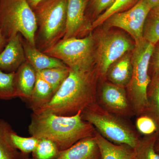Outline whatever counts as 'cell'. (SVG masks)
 <instances>
[{
	"instance_id": "1f68e13d",
	"label": "cell",
	"mask_w": 159,
	"mask_h": 159,
	"mask_svg": "<svg viewBox=\"0 0 159 159\" xmlns=\"http://www.w3.org/2000/svg\"><path fill=\"white\" fill-rule=\"evenodd\" d=\"M32 9H34L43 0H27Z\"/></svg>"
},
{
	"instance_id": "5b68a950",
	"label": "cell",
	"mask_w": 159,
	"mask_h": 159,
	"mask_svg": "<svg viewBox=\"0 0 159 159\" xmlns=\"http://www.w3.org/2000/svg\"><path fill=\"white\" fill-rule=\"evenodd\" d=\"M81 116L99 134L114 144H125L134 148L142 138L127 119L105 110L98 102L82 111Z\"/></svg>"
},
{
	"instance_id": "9c48e42d",
	"label": "cell",
	"mask_w": 159,
	"mask_h": 159,
	"mask_svg": "<svg viewBox=\"0 0 159 159\" xmlns=\"http://www.w3.org/2000/svg\"><path fill=\"white\" fill-rule=\"evenodd\" d=\"M151 9L145 0H139L131 9L114 13L104 23L108 28L117 27L126 31L137 43L143 39L145 21Z\"/></svg>"
},
{
	"instance_id": "3957f363",
	"label": "cell",
	"mask_w": 159,
	"mask_h": 159,
	"mask_svg": "<svg viewBox=\"0 0 159 159\" xmlns=\"http://www.w3.org/2000/svg\"><path fill=\"white\" fill-rule=\"evenodd\" d=\"M68 0H43L33 11L37 30L35 47L43 51L62 39L65 33Z\"/></svg>"
},
{
	"instance_id": "8992f818",
	"label": "cell",
	"mask_w": 159,
	"mask_h": 159,
	"mask_svg": "<svg viewBox=\"0 0 159 159\" xmlns=\"http://www.w3.org/2000/svg\"><path fill=\"white\" fill-rule=\"evenodd\" d=\"M0 30L7 43L20 34L35 46L37 22L27 0H0Z\"/></svg>"
},
{
	"instance_id": "ffe728a7",
	"label": "cell",
	"mask_w": 159,
	"mask_h": 159,
	"mask_svg": "<svg viewBox=\"0 0 159 159\" xmlns=\"http://www.w3.org/2000/svg\"><path fill=\"white\" fill-rule=\"evenodd\" d=\"M147 107L145 115L153 119L159 137V73L151 77L147 90Z\"/></svg>"
},
{
	"instance_id": "e575fe53",
	"label": "cell",
	"mask_w": 159,
	"mask_h": 159,
	"mask_svg": "<svg viewBox=\"0 0 159 159\" xmlns=\"http://www.w3.org/2000/svg\"><path fill=\"white\" fill-rule=\"evenodd\" d=\"M26 159H29V158H28V157H27V158H26Z\"/></svg>"
},
{
	"instance_id": "2e32d148",
	"label": "cell",
	"mask_w": 159,
	"mask_h": 159,
	"mask_svg": "<svg viewBox=\"0 0 159 159\" xmlns=\"http://www.w3.org/2000/svg\"><path fill=\"white\" fill-rule=\"evenodd\" d=\"M36 71L27 61L15 72L16 87L18 97L28 100L31 97L36 82Z\"/></svg>"
},
{
	"instance_id": "7402d4cb",
	"label": "cell",
	"mask_w": 159,
	"mask_h": 159,
	"mask_svg": "<svg viewBox=\"0 0 159 159\" xmlns=\"http://www.w3.org/2000/svg\"><path fill=\"white\" fill-rule=\"evenodd\" d=\"M159 137L157 134L143 136L135 148L134 159H159V154L155 148Z\"/></svg>"
},
{
	"instance_id": "836d02e7",
	"label": "cell",
	"mask_w": 159,
	"mask_h": 159,
	"mask_svg": "<svg viewBox=\"0 0 159 159\" xmlns=\"http://www.w3.org/2000/svg\"><path fill=\"white\" fill-rule=\"evenodd\" d=\"M155 148V150L159 154V138L157 140L156 142Z\"/></svg>"
},
{
	"instance_id": "f546056e",
	"label": "cell",
	"mask_w": 159,
	"mask_h": 159,
	"mask_svg": "<svg viewBox=\"0 0 159 159\" xmlns=\"http://www.w3.org/2000/svg\"><path fill=\"white\" fill-rule=\"evenodd\" d=\"M116 0H91V6L97 15L109 9Z\"/></svg>"
},
{
	"instance_id": "4316f807",
	"label": "cell",
	"mask_w": 159,
	"mask_h": 159,
	"mask_svg": "<svg viewBox=\"0 0 159 159\" xmlns=\"http://www.w3.org/2000/svg\"><path fill=\"white\" fill-rule=\"evenodd\" d=\"M11 142L15 147L23 154L28 155L35 150L39 139L33 136L23 137L18 135L13 130L10 135Z\"/></svg>"
},
{
	"instance_id": "d6a6232c",
	"label": "cell",
	"mask_w": 159,
	"mask_h": 159,
	"mask_svg": "<svg viewBox=\"0 0 159 159\" xmlns=\"http://www.w3.org/2000/svg\"><path fill=\"white\" fill-rule=\"evenodd\" d=\"M6 43H7V42L3 37L1 30H0V52L2 51L3 49L5 48V46L6 45Z\"/></svg>"
},
{
	"instance_id": "ba28073f",
	"label": "cell",
	"mask_w": 159,
	"mask_h": 159,
	"mask_svg": "<svg viewBox=\"0 0 159 159\" xmlns=\"http://www.w3.org/2000/svg\"><path fill=\"white\" fill-rule=\"evenodd\" d=\"M135 43L123 33L107 32L98 39L95 60L102 77H105L110 66L126 53L133 50Z\"/></svg>"
},
{
	"instance_id": "cb8c5ba5",
	"label": "cell",
	"mask_w": 159,
	"mask_h": 159,
	"mask_svg": "<svg viewBox=\"0 0 159 159\" xmlns=\"http://www.w3.org/2000/svg\"><path fill=\"white\" fill-rule=\"evenodd\" d=\"M15 72L6 73L0 70V99L10 100L18 97Z\"/></svg>"
},
{
	"instance_id": "ac0fdd59",
	"label": "cell",
	"mask_w": 159,
	"mask_h": 159,
	"mask_svg": "<svg viewBox=\"0 0 159 159\" xmlns=\"http://www.w3.org/2000/svg\"><path fill=\"white\" fill-rule=\"evenodd\" d=\"M10 124L0 119V159H26L24 154L16 149L12 144L10 135L13 131Z\"/></svg>"
},
{
	"instance_id": "f1b7e54d",
	"label": "cell",
	"mask_w": 159,
	"mask_h": 159,
	"mask_svg": "<svg viewBox=\"0 0 159 159\" xmlns=\"http://www.w3.org/2000/svg\"><path fill=\"white\" fill-rule=\"evenodd\" d=\"M149 71L151 77L159 73V42L154 47L150 59Z\"/></svg>"
},
{
	"instance_id": "7c38bea8",
	"label": "cell",
	"mask_w": 159,
	"mask_h": 159,
	"mask_svg": "<svg viewBox=\"0 0 159 159\" xmlns=\"http://www.w3.org/2000/svg\"><path fill=\"white\" fill-rule=\"evenodd\" d=\"M20 34L11 37L0 52V70L6 73L16 72L26 61Z\"/></svg>"
},
{
	"instance_id": "8fae6325",
	"label": "cell",
	"mask_w": 159,
	"mask_h": 159,
	"mask_svg": "<svg viewBox=\"0 0 159 159\" xmlns=\"http://www.w3.org/2000/svg\"><path fill=\"white\" fill-rule=\"evenodd\" d=\"M89 0H68L65 33L62 39L76 37L91 29L85 16Z\"/></svg>"
},
{
	"instance_id": "52a82bcc",
	"label": "cell",
	"mask_w": 159,
	"mask_h": 159,
	"mask_svg": "<svg viewBox=\"0 0 159 159\" xmlns=\"http://www.w3.org/2000/svg\"><path fill=\"white\" fill-rule=\"evenodd\" d=\"M95 39L93 34L83 38L73 37L61 39L43 51L59 60L71 70H89L94 68Z\"/></svg>"
},
{
	"instance_id": "e0dca14e",
	"label": "cell",
	"mask_w": 159,
	"mask_h": 159,
	"mask_svg": "<svg viewBox=\"0 0 159 159\" xmlns=\"http://www.w3.org/2000/svg\"><path fill=\"white\" fill-rule=\"evenodd\" d=\"M94 136L99 147L101 159L134 158V149L129 145L114 144L102 137L96 130Z\"/></svg>"
},
{
	"instance_id": "4dcf8cb0",
	"label": "cell",
	"mask_w": 159,
	"mask_h": 159,
	"mask_svg": "<svg viewBox=\"0 0 159 159\" xmlns=\"http://www.w3.org/2000/svg\"><path fill=\"white\" fill-rule=\"evenodd\" d=\"M151 9L159 6V0H145Z\"/></svg>"
},
{
	"instance_id": "4fadbf2b",
	"label": "cell",
	"mask_w": 159,
	"mask_h": 159,
	"mask_svg": "<svg viewBox=\"0 0 159 159\" xmlns=\"http://www.w3.org/2000/svg\"><path fill=\"white\" fill-rule=\"evenodd\" d=\"M55 159H101V156L94 136L81 139L61 152Z\"/></svg>"
},
{
	"instance_id": "277c9868",
	"label": "cell",
	"mask_w": 159,
	"mask_h": 159,
	"mask_svg": "<svg viewBox=\"0 0 159 159\" xmlns=\"http://www.w3.org/2000/svg\"><path fill=\"white\" fill-rule=\"evenodd\" d=\"M154 45L143 39L135 43L132 51L133 72L126 90L129 99L137 117L144 115L147 107V90L151 80L149 74L151 57Z\"/></svg>"
},
{
	"instance_id": "484cf974",
	"label": "cell",
	"mask_w": 159,
	"mask_h": 159,
	"mask_svg": "<svg viewBox=\"0 0 159 159\" xmlns=\"http://www.w3.org/2000/svg\"><path fill=\"white\" fill-rule=\"evenodd\" d=\"M139 0H116L111 8L99 15L95 20L92 23L91 29L97 28L104 23L106 20H107L112 15L123 11L133 5L134 3H136Z\"/></svg>"
},
{
	"instance_id": "83f0119b",
	"label": "cell",
	"mask_w": 159,
	"mask_h": 159,
	"mask_svg": "<svg viewBox=\"0 0 159 159\" xmlns=\"http://www.w3.org/2000/svg\"><path fill=\"white\" fill-rule=\"evenodd\" d=\"M135 126L138 132L143 136L151 135L157 134V125L153 119L145 114L137 117Z\"/></svg>"
},
{
	"instance_id": "603a6c76",
	"label": "cell",
	"mask_w": 159,
	"mask_h": 159,
	"mask_svg": "<svg viewBox=\"0 0 159 159\" xmlns=\"http://www.w3.org/2000/svg\"><path fill=\"white\" fill-rule=\"evenodd\" d=\"M68 67L45 69L36 73L51 85L54 94L64 81L70 74Z\"/></svg>"
},
{
	"instance_id": "30bf717a",
	"label": "cell",
	"mask_w": 159,
	"mask_h": 159,
	"mask_svg": "<svg viewBox=\"0 0 159 159\" xmlns=\"http://www.w3.org/2000/svg\"><path fill=\"white\" fill-rule=\"evenodd\" d=\"M97 102L105 110L124 119L135 116L126 88L109 81L102 84L97 93Z\"/></svg>"
},
{
	"instance_id": "d6986e66",
	"label": "cell",
	"mask_w": 159,
	"mask_h": 159,
	"mask_svg": "<svg viewBox=\"0 0 159 159\" xmlns=\"http://www.w3.org/2000/svg\"><path fill=\"white\" fill-rule=\"evenodd\" d=\"M54 95V93L51 85L37 74L36 82L32 93L27 101L33 111L48 103Z\"/></svg>"
},
{
	"instance_id": "44dd1931",
	"label": "cell",
	"mask_w": 159,
	"mask_h": 159,
	"mask_svg": "<svg viewBox=\"0 0 159 159\" xmlns=\"http://www.w3.org/2000/svg\"><path fill=\"white\" fill-rule=\"evenodd\" d=\"M143 38L155 45L159 42V6L151 9L146 18Z\"/></svg>"
},
{
	"instance_id": "5bb4252c",
	"label": "cell",
	"mask_w": 159,
	"mask_h": 159,
	"mask_svg": "<svg viewBox=\"0 0 159 159\" xmlns=\"http://www.w3.org/2000/svg\"><path fill=\"white\" fill-rule=\"evenodd\" d=\"M22 39L26 61L29 62L36 71L67 66L59 60L47 55L39 51L35 46L31 45L23 37Z\"/></svg>"
},
{
	"instance_id": "6da1fadb",
	"label": "cell",
	"mask_w": 159,
	"mask_h": 159,
	"mask_svg": "<svg viewBox=\"0 0 159 159\" xmlns=\"http://www.w3.org/2000/svg\"><path fill=\"white\" fill-rule=\"evenodd\" d=\"M99 73L97 67L85 71L70 70L51 100L33 112L70 116L95 105L97 103L96 82Z\"/></svg>"
},
{
	"instance_id": "9a60e30c",
	"label": "cell",
	"mask_w": 159,
	"mask_h": 159,
	"mask_svg": "<svg viewBox=\"0 0 159 159\" xmlns=\"http://www.w3.org/2000/svg\"><path fill=\"white\" fill-rule=\"evenodd\" d=\"M129 53H126L113 63L105 76L109 82L125 88L129 83L132 75L131 54Z\"/></svg>"
},
{
	"instance_id": "d4e9b609",
	"label": "cell",
	"mask_w": 159,
	"mask_h": 159,
	"mask_svg": "<svg viewBox=\"0 0 159 159\" xmlns=\"http://www.w3.org/2000/svg\"><path fill=\"white\" fill-rule=\"evenodd\" d=\"M60 152L56 144L51 140L40 139L32 152V159H55Z\"/></svg>"
},
{
	"instance_id": "7a4b0ae2",
	"label": "cell",
	"mask_w": 159,
	"mask_h": 159,
	"mask_svg": "<svg viewBox=\"0 0 159 159\" xmlns=\"http://www.w3.org/2000/svg\"><path fill=\"white\" fill-rule=\"evenodd\" d=\"M81 113L65 116L51 113L33 112L29 126V133L38 139L51 140L62 151L81 139L95 135L96 129L83 119Z\"/></svg>"
}]
</instances>
